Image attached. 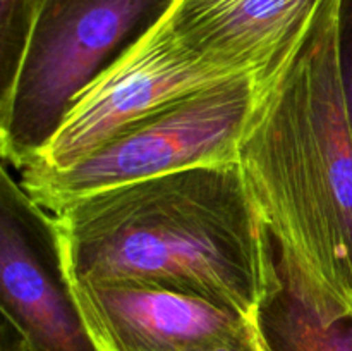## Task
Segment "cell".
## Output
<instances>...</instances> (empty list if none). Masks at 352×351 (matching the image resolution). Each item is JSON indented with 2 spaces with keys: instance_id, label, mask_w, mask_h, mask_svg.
Masks as SVG:
<instances>
[{
  "instance_id": "obj_1",
  "label": "cell",
  "mask_w": 352,
  "mask_h": 351,
  "mask_svg": "<svg viewBox=\"0 0 352 351\" xmlns=\"http://www.w3.org/2000/svg\"><path fill=\"white\" fill-rule=\"evenodd\" d=\"M54 215L72 284L157 286L253 319L274 277V236L237 162L102 189Z\"/></svg>"
},
{
  "instance_id": "obj_2",
  "label": "cell",
  "mask_w": 352,
  "mask_h": 351,
  "mask_svg": "<svg viewBox=\"0 0 352 351\" xmlns=\"http://www.w3.org/2000/svg\"><path fill=\"white\" fill-rule=\"evenodd\" d=\"M337 10L339 0H325L280 71L258 86L237 164L277 243L352 298V131Z\"/></svg>"
},
{
  "instance_id": "obj_3",
  "label": "cell",
  "mask_w": 352,
  "mask_h": 351,
  "mask_svg": "<svg viewBox=\"0 0 352 351\" xmlns=\"http://www.w3.org/2000/svg\"><path fill=\"white\" fill-rule=\"evenodd\" d=\"M175 0H41L10 95L0 153L17 171L40 157L82 95L129 54Z\"/></svg>"
},
{
  "instance_id": "obj_4",
  "label": "cell",
  "mask_w": 352,
  "mask_h": 351,
  "mask_svg": "<svg viewBox=\"0 0 352 351\" xmlns=\"http://www.w3.org/2000/svg\"><path fill=\"white\" fill-rule=\"evenodd\" d=\"M256 93L251 76L227 79L155 110L71 167L28 165L19 171V182L55 213L102 189L201 165L234 164Z\"/></svg>"
},
{
  "instance_id": "obj_5",
  "label": "cell",
  "mask_w": 352,
  "mask_h": 351,
  "mask_svg": "<svg viewBox=\"0 0 352 351\" xmlns=\"http://www.w3.org/2000/svg\"><path fill=\"white\" fill-rule=\"evenodd\" d=\"M0 306L28 351H100L85 322L52 212L0 171Z\"/></svg>"
},
{
  "instance_id": "obj_6",
  "label": "cell",
  "mask_w": 352,
  "mask_h": 351,
  "mask_svg": "<svg viewBox=\"0 0 352 351\" xmlns=\"http://www.w3.org/2000/svg\"><path fill=\"white\" fill-rule=\"evenodd\" d=\"M232 78L239 76L189 52L160 21L82 92L47 148L30 165L71 167L155 110Z\"/></svg>"
},
{
  "instance_id": "obj_7",
  "label": "cell",
  "mask_w": 352,
  "mask_h": 351,
  "mask_svg": "<svg viewBox=\"0 0 352 351\" xmlns=\"http://www.w3.org/2000/svg\"><path fill=\"white\" fill-rule=\"evenodd\" d=\"M100 351H261L253 319L201 296L141 284H72Z\"/></svg>"
},
{
  "instance_id": "obj_8",
  "label": "cell",
  "mask_w": 352,
  "mask_h": 351,
  "mask_svg": "<svg viewBox=\"0 0 352 351\" xmlns=\"http://www.w3.org/2000/svg\"><path fill=\"white\" fill-rule=\"evenodd\" d=\"M325 0H175L162 23L199 58L258 86L277 74Z\"/></svg>"
},
{
  "instance_id": "obj_9",
  "label": "cell",
  "mask_w": 352,
  "mask_h": 351,
  "mask_svg": "<svg viewBox=\"0 0 352 351\" xmlns=\"http://www.w3.org/2000/svg\"><path fill=\"white\" fill-rule=\"evenodd\" d=\"M253 313L261 351H352V298L330 288L287 244Z\"/></svg>"
},
{
  "instance_id": "obj_10",
  "label": "cell",
  "mask_w": 352,
  "mask_h": 351,
  "mask_svg": "<svg viewBox=\"0 0 352 351\" xmlns=\"http://www.w3.org/2000/svg\"><path fill=\"white\" fill-rule=\"evenodd\" d=\"M41 0H0V103L23 65Z\"/></svg>"
},
{
  "instance_id": "obj_11",
  "label": "cell",
  "mask_w": 352,
  "mask_h": 351,
  "mask_svg": "<svg viewBox=\"0 0 352 351\" xmlns=\"http://www.w3.org/2000/svg\"><path fill=\"white\" fill-rule=\"evenodd\" d=\"M337 57L340 85L352 131V0H339L337 10Z\"/></svg>"
},
{
  "instance_id": "obj_12",
  "label": "cell",
  "mask_w": 352,
  "mask_h": 351,
  "mask_svg": "<svg viewBox=\"0 0 352 351\" xmlns=\"http://www.w3.org/2000/svg\"><path fill=\"white\" fill-rule=\"evenodd\" d=\"M0 351H28L21 334L3 317L0 323Z\"/></svg>"
},
{
  "instance_id": "obj_13",
  "label": "cell",
  "mask_w": 352,
  "mask_h": 351,
  "mask_svg": "<svg viewBox=\"0 0 352 351\" xmlns=\"http://www.w3.org/2000/svg\"><path fill=\"white\" fill-rule=\"evenodd\" d=\"M208 351H232V350H223V348H219V350H208Z\"/></svg>"
}]
</instances>
